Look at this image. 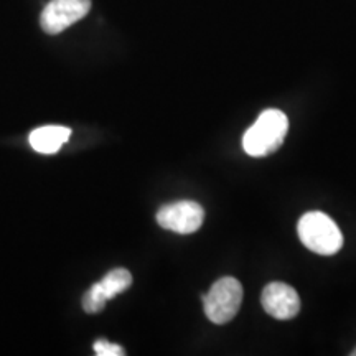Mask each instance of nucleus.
Wrapping results in <instances>:
<instances>
[{
	"label": "nucleus",
	"mask_w": 356,
	"mask_h": 356,
	"mask_svg": "<svg viewBox=\"0 0 356 356\" xmlns=\"http://www.w3.org/2000/svg\"><path fill=\"white\" fill-rule=\"evenodd\" d=\"M131 286H132L131 273H129L127 269L119 267V269L109 270V273L106 274L99 282H96L92 287H95L106 300H111L114 299L115 296H119V293L126 292Z\"/></svg>",
	"instance_id": "8"
},
{
	"label": "nucleus",
	"mask_w": 356,
	"mask_h": 356,
	"mask_svg": "<svg viewBox=\"0 0 356 356\" xmlns=\"http://www.w3.org/2000/svg\"><path fill=\"white\" fill-rule=\"evenodd\" d=\"M108 300L96 291L95 287H91L89 291L83 296V309L86 314H99L104 309Z\"/></svg>",
	"instance_id": "9"
},
{
	"label": "nucleus",
	"mask_w": 356,
	"mask_h": 356,
	"mask_svg": "<svg viewBox=\"0 0 356 356\" xmlns=\"http://www.w3.org/2000/svg\"><path fill=\"white\" fill-rule=\"evenodd\" d=\"M91 10V0H51L43 8L40 25L47 33H61L74 25Z\"/></svg>",
	"instance_id": "5"
},
{
	"label": "nucleus",
	"mask_w": 356,
	"mask_h": 356,
	"mask_svg": "<svg viewBox=\"0 0 356 356\" xmlns=\"http://www.w3.org/2000/svg\"><path fill=\"white\" fill-rule=\"evenodd\" d=\"M71 129L65 126H43L30 134L29 140L40 154H56L68 142Z\"/></svg>",
	"instance_id": "7"
},
{
	"label": "nucleus",
	"mask_w": 356,
	"mask_h": 356,
	"mask_svg": "<svg viewBox=\"0 0 356 356\" xmlns=\"http://www.w3.org/2000/svg\"><path fill=\"white\" fill-rule=\"evenodd\" d=\"M261 302L267 314L277 320H291L297 317L300 310L299 293L284 282L267 284L262 291Z\"/></svg>",
	"instance_id": "6"
},
{
	"label": "nucleus",
	"mask_w": 356,
	"mask_h": 356,
	"mask_svg": "<svg viewBox=\"0 0 356 356\" xmlns=\"http://www.w3.org/2000/svg\"><path fill=\"white\" fill-rule=\"evenodd\" d=\"M243 304V286L234 277H221L203 297L207 317L216 325H225L238 315Z\"/></svg>",
	"instance_id": "3"
},
{
	"label": "nucleus",
	"mask_w": 356,
	"mask_h": 356,
	"mask_svg": "<svg viewBox=\"0 0 356 356\" xmlns=\"http://www.w3.org/2000/svg\"><path fill=\"white\" fill-rule=\"evenodd\" d=\"M351 356H356V348H355L353 351H351Z\"/></svg>",
	"instance_id": "11"
},
{
	"label": "nucleus",
	"mask_w": 356,
	"mask_h": 356,
	"mask_svg": "<svg viewBox=\"0 0 356 356\" xmlns=\"http://www.w3.org/2000/svg\"><path fill=\"white\" fill-rule=\"evenodd\" d=\"M302 244L320 256H333L343 248V234L337 222L322 211H309L297 225Z\"/></svg>",
	"instance_id": "2"
},
{
	"label": "nucleus",
	"mask_w": 356,
	"mask_h": 356,
	"mask_svg": "<svg viewBox=\"0 0 356 356\" xmlns=\"http://www.w3.org/2000/svg\"><path fill=\"white\" fill-rule=\"evenodd\" d=\"M95 353L97 356H124L126 351L122 346L111 343L108 340H97L95 343Z\"/></svg>",
	"instance_id": "10"
},
{
	"label": "nucleus",
	"mask_w": 356,
	"mask_h": 356,
	"mask_svg": "<svg viewBox=\"0 0 356 356\" xmlns=\"http://www.w3.org/2000/svg\"><path fill=\"white\" fill-rule=\"evenodd\" d=\"M204 210L197 202H175L162 207L157 213V222L162 228L178 234H191L202 228Z\"/></svg>",
	"instance_id": "4"
},
{
	"label": "nucleus",
	"mask_w": 356,
	"mask_h": 356,
	"mask_svg": "<svg viewBox=\"0 0 356 356\" xmlns=\"http://www.w3.org/2000/svg\"><path fill=\"white\" fill-rule=\"evenodd\" d=\"M289 131L287 115L279 109H267L243 137L244 152L251 157H266L284 144Z\"/></svg>",
	"instance_id": "1"
}]
</instances>
